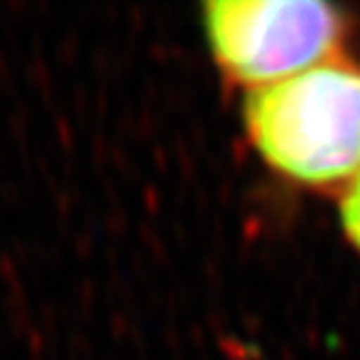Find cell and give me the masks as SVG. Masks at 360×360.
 Instances as JSON below:
<instances>
[{
  "mask_svg": "<svg viewBox=\"0 0 360 360\" xmlns=\"http://www.w3.org/2000/svg\"><path fill=\"white\" fill-rule=\"evenodd\" d=\"M245 128L273 170L303 186H348L360 173V65H315L245 98Z\"/></svg>",
  "mask_w": 360,
  "mask_h": 360,
  "instance_id": "6da1fadb",
  "label": "cell"
},
{
  "mask_svg": "<svg viewBox=\"0 0 360 360\" xmlns=\"http://www.w3.org/2000/svg\"><path fill=\"white\" fill-rule=\"evenodd\" d=\"M202 28L223 73L258 90L333 60L345 18L323 0H210Z\"/></svg>",
  "mask_w": 360,
  "mask_h": 360,
  "instance_id": "7a4b0ae2",
  "label": "cell"
},
{
  "mask_svg": "<svg viewBox=\"0 0 360 360\" xmlns=\"http://www.w3.org/2000/svg\"><path fill=\"white\" fill-rule=\"evenodd\" d=\"M340 223L348 240L360 250V173L345 186L343 202H340Z\"/></svg>",
  "mask_w": 360,
  "mask_h": 360,
  "instance_id": "3957f363",
  "label": "cell"
}]
</instances>
